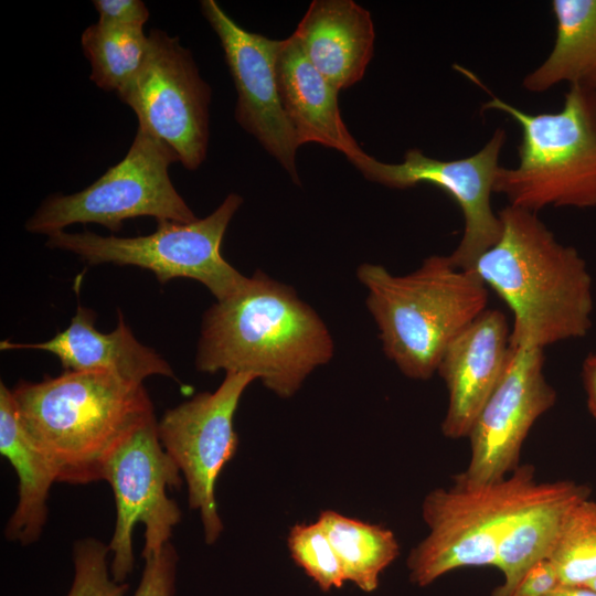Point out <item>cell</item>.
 I'll return each mask as SVG.
<instances>
[{"instance_id": "28", "label": "cell", "mask_w": 596, "mask_h": 596, "mask_svg": "<svg viewBox=\"0 0 596 596\" xmlns=\"http://www.w3.org/2000/svg\"><path fill=\"white\" fill-rule=\"evenodd\" d=\"M98 22L128 28H142L149 19V10L140 0H94Z\"/></svg>"}, {"instance_id": "25", "label": "cell", "mask_w": 596, "mask_h": 596, "mask_svg": "<svg viewBox=\"0 0 596 596\" xmlns=\"http://www.w3.org/2000/svg\"><path fill=\"white\" fill-rule=\"evenodd\" d=\"M287 545L294 562L324 593L343 587L345 581L340 560L322 524H295L288 533Z\"/></svg>"}, {"instance_id": "4", "label": "cell", "mask_w": 596, "mask_h": 596, "mask_svg": "<svg viewBox=\"0 0 596 596\" xmlns=\"http://www.w3.org/2000/svg\"><path fill=\"white\" fill-rule=\"evenodd\" d=\"M356 274L385 355L409 379H430L449 342L488 309L487 285L450 255L429 256L404 276L370 263Z\"/></svg>"}, {"instance_id": "17", "label": "cell", "mask_w": 596, "mask_h": 596, "mask_svg": "<svg viewBox=\"0 0 596 596\" xmlns=\"http://www.w3.org/2000/svg\"><path fill=\"white\" fill-rule=\"evenodd\" d=\"M291 35L338 91L359 82L373 55L371 14L352 0L312 1Z\"/></svg>"}, {"instance_id": "3", "label": "cell", "mask_w": 596, "mask_h": 596, "mask_svg": "<svg viewBox=\"0 0 596 596\" xmlns=\"http://www.w3.org/2000/svg\"><path fill=\"white\" fill-rule=\"evenodd\" d=\"M11 392L25 434L68 485L104 480L116 448L156 417L143 384L109 372L64 371Z\"/></svg>"}, {"instance_id": "31", "label": "cell", "mask_w": 596, "mask_h": 596, "mask_svg": "<svg viewBox=\"0 0 596 596\" xmlns=\"http://www.w3.org/2000/svg\"><path fill=\"white\" fill-rule=\"evenodd\" d=\"M547 596H596V592L587 586H560Z\"/></svg>"}, {"instance_id": "14", "label": "cell", "mask_w": 596, "mask_h": 596, "mask_svg": "<svg viewBox=\"0 0 596 596\" xmlns=\"http://www.w3.org/2000/svg\"><path fill=\"white\" fill-rule=\"evenodd\" d=\"M200 4L220 39L237 92V123L298 182L296 152L299 146L283 108L277 79L283 40L243 29L214 0H202Z\"/></svg>"}, {"instance_id": "26", "label": "cell", "mask_w": 596, "mask_h": 596, "mask_svg": "<svg viewBox=\"0 0 596 596\" xmlns=\"http://www.w3.org/2000/svg\"><path fill=\"white\" fill-rule=\"evenodd\" d=\"M108 545L78 540L73 549L74 578L67 596H125L128 585L116 582L107 563Z\"/></svg>"}, {"instance_id": "22", "label": "cell", "mask_w": 596, "mask_h": 596, "mask_svg": "<svg viewBox=\"0 0 596 596\" xmlns=\"http://www.w3.org/2000/svg\"><path fill=\"white\" fill-rule=\"evenodd\" d=\"M318 521L336 550L345 581L364 593L375 592L381 574L400 554L395 534L334 510L321 511Z\"/></svg>"}, {"instance_id": "24", "label": "cell", "mask_w": 596, "mask_h": 596, "mask_svg": "<svg viewBox=\"0 0 596 596\" xmlns=\"http://www.w3.org/2000/svg\"><path fill=\"white\" fill-rule=\"evenodd\" d=\"M547 560L562 586H587L596 578V501L573 507Z\"/></svg>"}, {"instance_id": "1", "label": "cell", "mask_w": 596, "mask_h": 596, "mask_svg": "<svg viewBox=\"0 0 596 596\" xmlns=\"http://www.w3.org/2000/svg\"><path fill=\"white\" fill-rule=\"evenodd\" d=\"M333 352V339L319 315L291 287L256 272L205 312L195 368L247 373L288 398Z\"/></svg>"}, {"instance_id": "5", "label": "cell", "mask_w": 596, "mask_h": 596, "mask_svg": "<svg viewBox=\"0 0 596 596\" xmlns=\"http://www.w3.org/2000/svg\"><path fill=\"white\" fill-rule=\"evenodd\" d=\"M496 109L521 127L517 167H500L493 192L538 213L546 206H596V92L570 85L556 113L528 114L491 95Z\"/></svg>"}, {"instance_id": "9", "label": "cell", "mask_w": 596, "mask_h": 596, "mask_svg": "<svg viewBox=\"0 0 596 596\" xmlns=\"http://www.w3.org/2000/svg\"><path fill=\"white\" fill-rule=\"evenodd\" d=\"M115 498L116 522L108 544L110 574L125 583L132 573V531L145 526L142 558L159 553L170 542L182 513L168 490L182 483L181 471L161 445L152 417L136 428L109 457L105 477Z\"/></svg>"}, {"instance_id": "29", "label": "cell", "mask_w": 596, "mask_h": 596, "mask_svg": "<svg viewBox=\"0 0 596 596\" xmlns=\"http://www.w3.org/2000/svg\"><path fill=\"white\" fill-rule=\"evenodd\" d=\"M560 586L562 585L554 566L545 558L526 572L513 596H547Z\"/></svg>"}, {"instance_id": "11", "label": "cell", "mask_w": 596, "mask_h": 596, "mask_svg": "<svg viewBox=\"0 0 596 596\" xmlns=\"http://www.w3.org/2000/svg\"><path fill=\"white\" fill-rule=\"evenodd\" d=\"M255 380L247 373H226L217 390L168 409L158 422L161 445L187 482L189 507L200 514L206 544L215 543L224 529L215 485L237 450L234 416Z\"/></svg>"}, {"instance_id": "19", "label": "cell", "mask_w": 596, "mask_h": 596, "mask_svg": "<svg viewBox=\"0 0 596 596\" xmlns=\"http://www.w3.org/2000/svg\"><path fill=\"white\" fill-rule=\"evenodd\" d=\"M589 491L588 487L567 480L539 483L500 542L494 566L502 573L503 583L491 596H513L526 572L549 558L570 511L588 498Z\"/></svg>"}, {"instance_id": "10", "label": "cell", "mask_w": 596, "mask_h": 596, "mask_svg": "<svg viewBox=\"0 0 596 596\" xmlns=\"http://www.w3.org/2000/svg\"><path fill=\"white\" fill-rule=\"evenodd\" d=\"M117 96L134 110L138 126L166 142L188 170L201 166L209 143L211 88L178 38L151 29L140 70Z\"/></svg>"}, {"instance_id": "7", "label": "cell", "mask_w": 596, "mask_h": 596, "mask_svg": "<svg viewBox=\"0 0 596 596\" xmlns=\"http://www.w3.org/2000/svg\"><path fill=\"white\" fill-rule=\"evenodd\" d=\"M242 202V196L230 193L210 215L191 223L157 221V230L148 235L118 237L60 231L49 235L45 244L93 265L111 263L151 270L161 284L178 277L194 279L222 300L240 290L248 278L221 255L223 236Z\"/></svg>"}, {"instance_id": "16", "label": "cell", "mask_w": 596, "mask_h": 596, "mask_svg": "<svg viewBox=\"0 0 596 596\" xmlns=\"http://www.w3.org/2000/svg\"><path fill=\"white\" fill-rule=\"evenodd\" d=\"M95 313L77 306L70 326L52 339L38 343L0 342L1 350H42L56 355L64 371H103L140 383L151 375L175 381L170 364L155 350L141 344L118 311L116 328L108 333L95 328Z\"/></svg>"}, {"instance_id": "18", "label": "cell", "mask_w": 596, "mask_h": 596, "mask_svg": "<svg viewBox=\"0 0 596 596\" xmlns=\"http://www.w3.org/2000/svg\"><path fill=\"white\" fill-rule=\"evenodd\" d=\"M277 79L281 105L299 147L317 142L342 152L350 162L364 152L342 120L339 91L309 62L292 35L283 40Z\"/></svg>"}, {"instance_id": "21", "label": "cell", "mask_w": 596, "mask_h": 596, "mask_svg": "<svg viewBox=\"0 0 596 596\" xmlns=\"http://www.w3.org/2000/svg\"><path fill=\"white\" fill-rule=\"evenodd\" d=\"M556 22L553 49L529 73L523 87L542 93L567 82L596 92V0H553Z\"/></svg>"}, {"instance_id": "23", "label": "cell", "mask_w": 596, "mask_h": 596, "mask_svg": "<svg viewBox=\"0 0 596 596\" xmlns=\"http://www.w3.org/2000/svg\"><path fill=\"white\" fill-rule=\"evenodd\" d=\"M83 52L91 63L89 78L104 91H120L140 70L148 49L142 28L96 22L84 30Z\"/></svg>"}, {"instance_id": "6", "label": "cell", "mask_w": 596, "mask_h": 596, "mask_svg": "<svg viewBox=\"0 0 596 596\" xmlns=\"http://www.w3.org/2000/svg\"><path fill=\"white\" fill-rule=\"evenodd\" d=\"M532 465L492 482L454 485L426 494L422 517L428 534L407 557L409 581L419 587L461 567L494 566L509 525L539 483Z\"/></svg>"}, {"instance_id": "30", "label": "cell", "mask_w": 596, "mask_h": 596, "mask_svg": "<svg viewBox=\"0 0 596 596\" xmlns=\"http://www.w3.org/2000/svg\"><path fill=\"white\" fill-rule=\"evenodd\" d=\"M582 380L587 394V407L596 418V353L589 354L582 366Z\"/></svg>"}, {"instance_id": "12", "label": "cell", "mask_w": 596, "mask_h": 596, "mask_svg": "<svg viewBox=\"0 0 596 596\" xmlns=\"http://www.w3.org/2000/svg\"><path fill=\"white\" fill-rule=\"evenodd\" d=\"M505 139L504 129L497 128L478 152L455 160L429 158L412 148L400 163H385L365 152L351 163L366 179L390 188L427 183L445 191L461 209L465 221L462 237L450 258L458 267L470 269L500 237L501 224L493 213L491 194Z\"/></svg>"}, {"instance_id": "20", "label": "cell", "mask_w": 596, "mask_h": 596, "mask_svg": "<svg viewBox=\"0 0 596 596\" xmlns=\"http://www.w3.org/2000/svg\"><path fill=\"white\" fill-rule=\"evenodd\" d=\"M0 454L17 472L18 503L8 520L4 535L22 545L39 540L47 518L51 487L57 482L49 458L25 434L11 390L0 384Z\"/></svg>"}, {"instance_id": "27", "label": "cell", "mask_w": 596, "mask_h": 596, "mask_svg": "<svg viewBox=\"0 0 596 596\" xmlns=\"http://www.w3.org/2000/svg\"><path fill=\"white\" fill-rule=\"evenodd\" d=\"M178 554L169 542L145 560L139 585L132 596H174Z\"/></svg>"}, {"instance_id": "32", "label": "cell", "mask_w": 596, "mask_h": 596, "mask_svg": "<svg viewBox=\"0 0 596 596\" xmlns=\"http://www.w3.org/2000/svg\"><path fill=\"white\" fill-rule=\"evenodd\" d=\"M587 587H589V588H592V589H594V590L596 592V578H595L594 581H592V582L587 585Z\"/></svg>"}, {"instance_id": "2", "label": "cell", "mask_w": 596, "mask_h": 596, "mask_svg": "<svg viewBox=\"0 0 596 596\" xmlns=\"http://www.w3.org/2000/svg\"><path fill=\"white\" fill-rule=\"evenodd\" d=\"M498 216V242L470 269L512 311L510 347L544 350L584 337L594 307L584 259L560 243L538 213L509 204Z\"/></svg>"}, {"instance_id": "15", "label": "cell", "mask_w": 596, "mask_h": 596, "mask_svg": "<svg viewBox=\"0 0 596 596\" xmlns=\"http://www.w3.org/2000/svg\"><path fill=\"white\" fill-rule=\"evenodd\" d=\"M510 333L505 315L498 309H486L446 347L437 368L448 392L441 423L445 437H468L502 376Z\"/></svg>"}, {"instance_id": "8", "label": "cell", "mask_w": 596, "mask_h": 596, "mask_svg": "<svg viewBox=\"0 0 596 596\" xmlns=\"http://www.w3.org/2000/svg\"><path fill=\"white\" fill-rule=\"evenodd\" d=\"M177 161L166 142L138 126L123 160L84 190L44 200L25 228L49 236L74 223H97L118 232L125 220L141 216L194 222L196 216L169 177V167Z\"/></svg>"}, {"instance_id": "13", "label": "cell", "mask_w": 596, "mask_h": 596, "mask_svg": "<svg viewBox=\"0 0 596 596\" xmlns=\"http://www.w3.org/2000/svg\"><path fill=\"white\" fill-rule=\"evenodd\" d=\"M542 349L510 347L502 376L469 432L470 460L455 481L500 480L520 466L523 443L534 423L556 402L544 373Z\"/></svg>"}]
</instances>
